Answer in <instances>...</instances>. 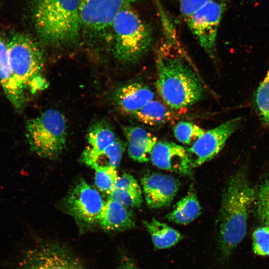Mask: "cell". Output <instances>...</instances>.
<instances>
[{"label":"cell","mask_w":269,"mask_h":269,"mask_svg":"<svg viewBox=\"0 0 269 269\" xmlns=\"http://www.w3.org/2000/svg\"><path fill=\"white\" fill-rule=\"evenodd\" d=\"M255 199V191L244 171L231 177L222 193L217 220L218 245L223 260L230 257L245 237L249 210Z\"/></svg>","instance_id":"6da1fadb"},{"label":"cell","mask_w":269,"mask_h":269,"mask_svg":"<svg viewBox=\"0 0 269 269\" xmlns=\"http://www.w3.org/2000/svg\"><path fill=\"white\" fill-rule=\"evenodd\" d=\"M156 88L171 109L189 107L203 97L204 88L197 75L181 58L158 54L156 60Z\"/></svg>","instance_id":"7a4b0ae2"},{"label":"cell","mask_w":269,"mask_h":269,"mask_svg":"<svg viewBox=\"0 0 269 269\" xmlns=\"http://www.w3.org/2000/svg\"><path fill=\"white\" fill-rule=\"evenodd\" d=\"M32 10L35 30L45 42L64 44L79 38L80 0H34Z\"/></svg>","instance_id":"3957f363"},{"label":"cell","mask_w":269,"mask_h":269,"mask_svg":"<svg viewBox=\"0 0 269 269\" xmlns=\"http://www.w3.org/2000/svg\"><path fill=\"white\" fill-rule=\"evenodd\" d=\"M114 55L125 63H134L142 58L152 43L150 27L130 6L120 10L113 21Z\"/></svg>","instance_id":"277c9868"},{"label":"cell","mask_w":269,"mask_h":269,"mask_svg":"<svg viewBox=\"0 0 269 269\" xmlns=\"http://www.w3.org/2000/svg\"><path fill=\"white\" fill-rule=\"evenodd\" d=\"M26 137L32 151L49 159L57 158L66 146L67 134L65 117L49 109L27 121Z\"/></svg>","instance_id":"5b68a950"},{"label":"cell","mask_w":269,"mask_h":269,"mask_svg":"<svg viewBox=\"0 0 269 269\" xmlns=\"http://www.w3.org/2000/svg\"><path fill=\"white\" fill-rule=\"evenodd\" d=\"M12 73L25 89L38 85V77L43 65V56L37 43L22 33L14 34L7 44Z\"/></svg>","instance_id":"8992f818"},{"label":"cell","mask_w":269,"mask_h":269,"mask_svg":"<svg viewBox=\"0 0 269 269\" xmlns=\"http://www.w3.org/2000/svg\"><path fill=\"white\" fill-rule=\"evenodd\" d=\"M18 269H88L70 249L61 243L44 242L24 254Z\"/></svg>","instance_id":"52a82bcc"},{"label":"cell","mask_w":269,"mask_h":269,"mask_svg":"<svg viewBox=\"0 0 269 269\" xmlns=\"http://www.w3.org/2000/svg\"><path fill=\"white\" fill-rule=\"evenodd\" d=\"M105 204L98 191L84 179L75 184L64 201L66 211L87 228L98 224Z\"/></svg>","instance_id":"ba28073f"},{"label":"cell","mask_w":269,"mask_h":269,"mask_svg":"<svg viewBox=\"0 0 269 269\" xmlns=\"http://www.w3.org/2000/svg\"><path fill=\"white\" fill-rule=\"evenodd\" d=\"M228 0H211L200 6L186 20L200 46L211 58L216 54L218 28Z\"/></svg>","instance_id":"9c48e42d"},{"label":"cell","mask_w":269,"mask_h":269,"mask_svg":"<svg viewBox=\"0 0 269 269\" xmlns=\"http://www.w3.org/2000/svg\"><path fill=\"white\" fill-rule=\"evenodd\" d=\"M139 0H80L81 26L91 34L104 35L120 10Z\"/></svg>","instance_id":"30bf717a"},{"label":"cell","mask_w":269,"mask_h":269,"mask_svg":"<svg viewBox=\"0 0 269 269\" xmlns=\"http://www.w3.org/2000/svg\"><path fill=\"white\" fill-rule=\"evenodd\" d=\"M241 119L235 118L206 131L187 152L191 167H198L213 158L222 149L228 138L239 128Z\"/></svg>","instance_id":"8fae6325"},{"label":"cell","mask_w":269,"mask_h":269,"mask_svg":"<svg viewBox=\"0 0 269 269\" xmlns=\"http://www.w3.org/2000/svg\"><path fill=\"white\" fill-rule=\"evenodd\" d=\"M141 182L146 203L152 209L169 206L180 185L179 181L174 177L156 172L145 174Z\"/></svg>","instance_id":"7c38bea8"},{"label":"cell","mask_w":269,"mask_h":269,"mask_svg":"<svg viewBox=\"0 0 269 269\" xmlns=\"http://www.w3.org/2000/svg\"><path fill=\"white\" fill-rule=\"evenodd\" d=\"M152 164L157 167L185 175L191 174L192 169L187 152L183 146L167 141H159L150 154Z\"/></svg>","instance_id":"4fadbf2b"},{"label":"cell","mask_w":269,"mask_h":269,"mask_svg":"<svg viewBox=\"0 0 269 269\" xmlns=\"http://www.w3.org/2000/svg\"><path fill=\"white\" fill-rule=\"evenodd\" d=\"M153 91L139 82L129 83L119 87L115 92L114 100L124 113L132 115L153 100Z\"/></svg>","instance_id":"5bb4252c"},{"label":"cell","mask_w":269,"mask_h":269,"mask_svg":"<svg viewBox=\"0 0 269 269\" xmlns=\"http://www.w3.org/2000/svg\"><path fill=\"white\" fill-rule=\"evenodd\" d=\"M98 224L106 231L121 232L133 228L135 221L128 207L110 197L105 202Z\"/></svg>","instance_id":"9a60e30c"},{"label":"cell","mask_w":269,"mask_h":269,"mask_svg":"<svg viewBox=\"0 0 269 269\" xmlns=\"http://www.w3.org/2000/svg\"><path fill=\"white\" fill-rule=\"evenodd\" d=\"M0 85L12 106L17 110L24 105V89L15 79L11 70L6 44L0 35Z\"/></svg>","instance_id":"2e32d148"},{"label":"cell","mask_w":269,"mask_h":269,"mask_svg":"<svg viewBox=\"0 0 269 269\" xmlns=\"http://www.w3.org/2000/svg\"><path fill=\"white\" fill-rule=\"evenodd\" d=\"M87 138L88 145L81 158L90 166L96 156L117 138L109 124L103 121L96 122L90 127Z\"/></svg>","instance_id":"e0dca14e"},{"label":"cell","mask_w":269,"mask_h":269,"mask_svg":"<svg viewBox=\"0 0 269 269\" xmlns=\"http://www.w3.org/2000/svg\"><path fill=\"white\" fill-rule=\"evenodd\" d=\"M143 224L150 234L156 250L169 248L177 244L183 238L178 231L155 218H152L149 222L144 221Z\"/></svg>","instance_id":"ac0fdd59"},{"label":"cell","mask_w":269,"mask_h":269,"mask_svg":"<svg viewBox=\"0 0 269 269\" xmlns=\"http://www.w3.org/2000/svg\"><path fill=\"white\" fill-rule=\"evenodd\" d=\"M201 213V207L193 189L177 202L173 210L166 215L169 221L180 225H187Z\"/></svg>","instance_id":"d6986e66"},{"label":"cell","mask_w":269,"mask_h":269,"mask_svg":"<svg viewBox=\"0 0 269 269\" xmlns=\"http://www.w3.org/2000/svg\"><path fill=\"white\" fill-rule=\"evenodd\" d=\"M132 116L139 122L150 126L167 123L175 119L174 113L162 103L152 100Z\"/></svg>","instance_id":"ffe728a7"},{"label":"cell","mask_w":269,"mask_h":269,"mask_svg":"<svg viewBox=\"0 0 269 269\" xmlns=\"http://www.w3.org/2000/svg\"><path fill=\"white\" fill-rule=\"evenodd\" d=\"M124 149L123 142L116 138L96 156L91 166L95 164L99 166L116 168L120 163Z\"/></svg>","instance_id":"44dd1931"},{"label":"cell","mask_w":269,"mask_h":269,"mask_svg":"<svg viewBox=\"0 0 269 269\" xmlns=\"http://www.w3.org/2000/svg\"><path fill=\"white\" fill-rule=\"evenodd\" d=\"M255 104L261 121L269 126V70L255 93Z\"/></svg>","instance_id":"7402d4cb"},{"label":"cell","mask_w":269,"mask_h":269,"mask_svg":"<svg viewBox=\"0 0 269 269\" xmlns=\"http://www.w3.org/2000/svg\"><path fill=\"white\" fill-rule=\"evenodd\" d=\"M173 132L178 141L183 144L192 145L206 131L192 123L180 121L175 125Z\"/></svg>","instance_id":"603a6c76"},{"label":"cell","mask_w":269,"mask_h":269,"mask_svg":"<svg viewBox=\"0 0 269 269\" xmlns=\"http://www.w3.org/2000/svg\"><path fill=\"white\" fill-rule=\"evenodd\" d=\"M91 167L95 170V182L97 187L103 192L110 195L118 177L116 168L95 164Z\"/></svg>","instance_id":"cb8c5ba5"},{"label":"cell","mask_w":269,"mask_h":269,"mask_svg":"<svg viewBox=\"0 0 269 269\" xmlns=\"http://www.w3.org/2000/svg\"><path fill=\"white\" fill-rule=\"evenodd\" d=\"M157 142V138L153 136L147 140L129 143V155L133 160L139 162H147L150 158L151 152Z\"/></svg>","instance_id":"d4e9b609"},{"label":"cell","mask_w":269,"mask_h":269,"mask_svg":"<svg viewBox=\"0 0 269 269\" xmlns=\"http://www.w3.org/2000/svg\"><path fill=\"white\" fill-rule=\"evenodd\" d=\"M110 197L128 208L139 207L142 201L141 188L114 189Z\"/></svg>","instance_id":"484cf974"},{"label":"cell","mask_w":269,"mask_h":269,"mask_svg":"<svg viewBox=\"0 0 269 269\" xmlns=\"http://www.w3.org/2000/svg\"><path fill=\"white\" fill-rule=\"evenodd\" d=\"M257 197L258 216L261 221L269 226V177L262 183Z\"/></svg>","instance_id":"4316f807"},{"label":"cell","mask_w":269,"mask_h":269,"mask_svg":"<svg viewBox=\"0 0 269 269\" xmlns=\"http://www.w3.org/2000/svg\"><path fill=\"white\" fill-rule=\"evenodd\" d=\"M253 250L261 256L269 255V226L256 229L252 235Z\"/></svg>","instance_id":"83f0119b"},{"label":"cell","mask_w":269,"mask_h":269,"mask_svg":"<svg viewBox=\"0 0 269 269\" xmlns=\"http://www.w3.org/2000/svg\"><path fill=\"white\" fill-rule=\"evenodd\" d=\"M123 130L129 143L147 140L153 136L144 129L138 127L125 126Z\"/></svg>","instance_id":"f1b7e54d"},{"label":"cell","mask_w":269,"mask_h":269,"mask_svg":"<svg viewBox=\"0 0 269 269\" xmlns=\"http://www.w3.org/2000/svg\"><path fill=\"white\" fill-rule=\"evenodd\" d=\"M211 0H178L180 11L186 21L202 5Z\"/></svg>","instance_id":"f546056e"},{"label":"cell","mask_w":269,"mask_h":269,"mask_svg":"<svg viewBox=\"0 0 269 269\" xmlns=\"http://www.w3.org/2000/svg\"><path fill=\"white\" fill-rule=\"evenodd\" d=\"M114 189H140V187L133 175L125 173L118 176Z\"/></svg>","instance_id":"4dcf8cb0"},{"label":"cell","mask_w":269,"mask_h":269,"mask_svg":"<svg viewBox=\"0 0 269 269\" xmlns=\"http://www.w3.org/2000/svg\"><path fill=\"white\" fill-rule=\"evenodd\" d=\"M118 269H139L135 263L130 257L122 258Z\"/></svg>","instance_id":"1f68e13d"}]
</instances>
